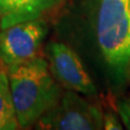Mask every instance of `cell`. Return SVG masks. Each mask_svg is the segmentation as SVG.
<instances>
[{"label":"cell","instance_id":"cell-1","mask_svg":"<svg viewBox=\"0 0 130 130\" xmlns=\"http://www.w3.org/2000/svg\"><path fill=\"white\" fill-rule=\"evenodd\" d=\"M20 127L28 128L58 103L62 92L43 58L35 56L7 67Z\"/></svg>","mask_w":130,"mask_h":130},{"label":"cell","instance_id":"cell-2","mask_svg":"<svg viewBox=\"0 0 130 130\" xmlns=\"http://www.w3.org/2000/svg\"><path fill=\"white\" fill-rule=\"evenodd\" d=\"M96 40L114 83L130 81V0H100Z\"/></svg>","mask_w":130,"mask_h":130},{"label":"cell","instance_id":"cell-3","mask_svg":"<svg viewBox=\"0 0 130 130\" xmlns=\"http://www.w3.org/2000/svg\"><path fill=\"white\" fill-rule=\"evenodd\" d=\"M103 114L78 92L67 90L53 107L37 120L39 129L98 130L103 128Z\"/></svg>","mask_w":130,"mask_h":130},{"label":"cell","instance_id":"cell-4","mask_svg":"<svg viewBox=\"0 0 130 130\" xmlns=\"http://www.w3.org/2000/svg\"><path fill=\"white\" fill-rule=\"evenodd\" d=\"M47 32V24L40 19L0 29V64L9 67L37 56Z\"/></svg>","mask_w":130,"mask_h":130},{"label":"cell","instance_id":"cell-5","mask_svg":"<svg viewBox=\"0 0 130 130\" xmlns=\"http://www.w3.org/2000/svg\"><path fill=\"white\" fill-rule=\"evenodd\" d=\"M48 58L51 74L67 90L88 96L96 93L92 79L71 47L63 42H51L48 46Z\"/></svg>","mask_w":130,"mask_h":130},{"label":"cell","instance_id":"cell-6","mask_svg":"<svg viewBox=\"0 0 130 130\" xmlns=\"http://www.w3.org/2000/svg\"><path fill=\"white\" fill-rule=\"evenodd\" d=\"M64 0H0V29L37 20Z\"/></svg>","mask_w":130,"mask_h":130},{"label":"cell","instance_id":"cell-7","mask_svg":"<svg viewBox=\"0 0 130 130\" xmlns=\"http://www.w3.org/2000/svg\"><path fill=\"white\" fill-rule=\"evenodd\" d=\"M19 127L7 71L0 68V130H15Z\"/></svg>","mask_w":130,"mask_h":130},{"label":"cell","instance_id":"cell-8","mask_svg":"<svg viewBox=\"0 0 130 130\" xmlns=\"http://www.w3.org/2000/svg\"><path fill=\"white\" fill-rule=\"evenodd\" d=\"M118 111L124 125L127 129H130V96L120 101L118 104Z\"/></svg>","mask_w":130,"mask_h":130},{"label":"cell","instance_id":"cell-9","mask_svg":"<svg viewBox=\"0 0 130 130\" xmlns=\"http://www.w3.org/2000/svg\"><path fill=\"white\" fill-rule=\"evenodd\" d=\"M103 128L106 130H121L123 126L114 114L107 113L103 117Z\"/></svg>","mask_w":130,"mask_h":130}]
</instances>
